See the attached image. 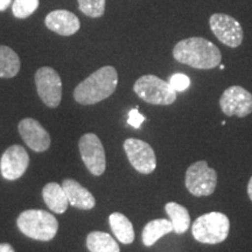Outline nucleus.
<instances>
[{"label":"nucleus","instance_id":"4","mask_svg":"<svg viewBox=\"0 0 252 252\" xmlns=\"http://www.w3.org/2000/svg\"><path fill=\"white\" fill-rule=\"evenodd\" d=\"M230 220L223 213L212 212L201 215L191 225V234L202 244L215 245L224 242L229 236Z\"/></svg>","mask_w":252,"mask_h":252},{"label":"nucleus","instance_id":"15","mask_svg":"<svg viewBox=\"0 0 252 252\" xmlns=\"http://www.w3.org/2000/svg\"><path fill=\"white\" fill-rule=\"evenodd\" d=\"M62 187L67 195L69 204H71L72 207L77 208V209L90 210L96 204L94 195L77 181L72 180V179H65L62 182Z\"/></svg>","mask_w":252,"mask_h":252},{"label":"nucleus","instance_id":"26","mask_svg":"<svg viewBox=\"0 0 252 252\" xmlns=\"http://www.w3.org/2000/svg\"><path fill=\"white\" fill-rule=\"evenodd\" d=\"M0 252H15V251L11 244L1 243L0 244Z\"/></svg>","mask_w":252,"mask_h":252},{"label":"nucleus","instance_id":"18","mask_svg":"<svg viewBox=\"0 0 252 252\" xmlns=\"http://www.w3.org/2000/svg\"><path fill=\"white\" fill-rule=\"evenodd\" d=\"M172 231L173 225L171 220L165 219L153 220L145 225L143 234H141V239H143L145 247L150 248L156 244L160 238Z\"/></svg>","mask_w":252,"mask_h":252},{"label":"nucleus","instance_id":"19","mask_svg":"<svg viewBox=\"0 0 252 252\" xmlns=\"http://www.w3.org/2000/svg\"><path fill=\"white\" fill-rule=\"evenodd\" d=\"M165 210L173 225V231L178 235L185 234L190 226V216L187 208L176 202H168L165 206Z\"/></svg>","mask_w":252,"mask_h":252},{"label":"nucleus","instance_id":"29","mask_svg":"<svg viewBox=\"0 0 252 252\" xmlns=\"http://www.w3.org/2000/svg\"><path fill=\"white\" fill-rule=\"evenodd\" d=\"M220 70H223V69H224V65L220 64Z\"/></svg>","mask_w":252,"mask_h":252},{"label":"nucleus","instance_id":"17","mask_svg":"<svg viewBox=\"0 0 252 252\" xmlns=\"http://www.w3.org/2000/svg\"><path fill=\"white\" fill-rule=\"evenodd\" d=\"M110 228L113 235L123 244H131L134 241V230L131 220L121 213H112L109 216Z\"/></svg>","mask_w":252,"mask_h":252},{"label":"nucleus","instance_id":"6","mask_svg":"<svg viewBox=\"0 0 252 252\" xmlns=\"http://www.w3.org/2000/svg\"><path fill=\"white\" fill-rule=\"evenodd\" d=\"M186 188L191 195L197 197L209 196L215 191L217 185V173L208 166L207 161L194 162L186 171Z\"/></svg>","mask_w":252,"mask_h":252},{"label":"nucleus","instance_id":"24","mask_svg":"<svg viewBox=\"0 0 252 252\" xmlns=\"http://www.w3.org/2000/svg\"><path fill=\"white\" fill-rule=\"evenodd\" d=\"M168 83L171 84L176 93H182V91L187 90L190 86V80L185 74H174L169 78Z\"/></svg>","mask_w":252,"mask_h":252},{"label":"nucleus","instance_id":"1","mask_svg":"<svg viewBox=\"0 0 252 252\" xmlns=\"http://www.w3.org/2000/svg\"><path fill=\"white\" fill-rule=\"evenodd\" d=\"M173 56L178 62L195 69H213L222 61V54L213 42L196 36L176 43Z\"/></svg>","mask_w":252,"mask_h":252},{"label":"nucleus","instance_id":"16","mask_svg":"<svg viewBox=\"0 0 252 252\" xmlns=\"http://www.w3.org/2000/svg\"><path fill=\"white\" fill-rule=\"evenodd\" d=\"M42 197L47 207L56 214L67 212L69 202L64 189L56 182H49L42 189Z\"/></svg>","mask_w":252,"mask_h":252},{"label":"nucleus","instance_id":"5","mask_svg":"<svg viewBox=\"0 0 252 252\" xmlns=\"http://www.w3.org/2000/svg\"><path fill=\"white\" fill-rule=\"evenodd\" d=\"M134 93L153 105H171L176 100V91L168 82L154 75H144L135 81Z\"/></svg>","mask_w":252,"mask_h":252},{"label":"nucleus","instance_id":"23","mask_svg":"<svg viewBox=\"0 0 252 252\" xmlns=\"http://www.w3.org/2000/svg\"><path fill=\"white\" fill-rule=\"evenodd\" d=\"M39 7V0H14L12 11L15 18L26 19Z\"/></svg>","mask_w":252,"mask_h":252},{"label":"nucleus","instance_id":"13","mask_svg":"<svg viewBox=\"0 0 252 252\" xmlns=\"http://www.w3.org/2000/svg\"><path fill=\"white\" fill-rule=\"evenodd\" d=\"M19 133L27 146L35 152H45L50 146V135L39 122L25 118L18 125Z\"/></svg>","mask_w":252,"mask_h":252},{"label":"nucleus","instance_id":"20","mask_svg":"<svg viewBox=\"0 0 252 252\" xmlns=\"http://www.w3.org/2000/svg\"><path fill=\"white\" fill-rule=\"evenodd\" d=\"M87 248L90 252H121L115 238L103 231L90 232L87 237Z\"/></svg>","mask_w":252,"mask_h":252},{"label":"nucleus","instance_id":"7","mask_svg":"<svg viewBox=\"0 0 252 252\" xmlns=\"http://www.w3.org/2000/svg\"><path fill=\"white\" fill-rule=\"evenodd\" d=\"M81 158L91 174L100 176L106 168L105 151L103 144L94 133H86L78 141Z\"/></svg>","mask_w":252,"mask_h":252},{"label":"nucleus","instance_id":"11","mask_svg":"<svg viewBox=\"0 0 252 252\" xmlns=\"http://www.w3.org/2000/svg\"><path fill=\"white\" fill-rule=\"evenodd\" d=\"M220 106L229 117L237 116L244 118L252 112V94L243 87H229L220 96Z\"/></svg>","mask_w":252,"mask_h":252},{"label":"nucleus","instance_id":"2","mask_svg":"<svg viewBox=\"0 0 252 252\" xmlns=\"http://www.w3.org/2000/svg\"><path fill=\"white\" fill-rule=\"evenodd\" d=\"M118 86V72L111 65L99 68L74 90V98L82 105H93L109 98Z\"/></svg>","mask_w":252,"mask_h":252},{"label":"nucleus","instance_id":"14","mask_svg":"<svg viewBox=\"0 0 252 252\" xmlns=\"http://www.w3.org/2000/svg\"><path fill=\"white\" fill-rule=\"evenodd\" d=\"M46 27L62 36H70L76 34L81 28L80 19L65 9H56L50 12L45 19Z\"/></svg>","mask_w":252,"mask_h":252},{"label":"nucleus","instance_id":"3","mask_svg":"<svg viewBox=\"0 0 252 252\" xmlns=\"http://www.w3.org/2000/svg\"><path fill=\"white\" fill-rule=\"evenodd\" d=\"M17 225L25 236L42 242L52 241L59 230V222L55 216L40 209L21 213L17 220Z\"/></svg>","mask_w":252,"mask_h":252},{"label":"nucleus","instance_id":"10","mask_svg":"<svg viewBox=\"0 0 252 252\" xmlns=\"http://www.w3.org/2000/svg\"><path fill=\"white\" fill-rule=\"evenodd\" d=\"M124 150L132 167L141 174H151L157 168V157L150 144L128 138L124 141Z\"/></svg>","mask_w":252,"mask_h":252},{"label":"nucleus","instance_id":"28","mask_svg":"<svg viewBox=\"0 0 252 252\" xmlns=\"http://www.w3.org/2000/svg\"><path fill=\"white\" fill-rule=\"evenodd\" d=\"M248 195H249V198L252 201V176L250 180H249V184H248Z\"/></svg>","mask_w":252,"mask_h":252},{"label":"nucleus","instance_id":"12","mask_svg":"<svg viewBox=\"0 0 252 252\" xmlns=\"http://www.w3.org/2000/svg\"><path fill=\"white\" fill-rule=\"evenodd\" d=\"M30 165V157L20 145H12L2 154L0 160V172L8 181L18 180L25 174Z\"/></svg>","mask_w":252,"mask_h":252},{"label":"nucleus","instance_id":"21","mask_svg":"<svg viewBox=\"0 0 252 252\" xmlns=\"http://www.w3.org/2000/svg\"><path fill=\"white\" fill-rule=\"evenodd\" d=\"M20 70V59L13 49L0 46V77L12 78Z\"/></svg>","mask_w":252,"mask_h":252},{"label":"nucleus","instance_id":"8","mask_svg":"<svg viewBox=\"0 0 252 252\" xmlns=\"http://www.w3.org/2000/svg\"><path fill=\"white\" fill-rule=\"evenodd\" d=\"M36 90L41 100L49 108H58L62 99V81L58 71L42 67L35 72Z\"/></svg>","mask_w":252,"mask_h":252},{"label":"nucleus","instance_id":"27","mask_svg":"<svg viewBox=\"0 0 252 252\" xmlns=\"http://www.w3.org/2000/svg\"><path fill=\"white\" fill-rule=\"evenodd\" d=\"M12 0H0V11H5L11 4Z\"/></svg>","mask_w":252,"mask_h":252},{"label":"nucleus","instance_id":"22","mask_svg":"<svg viewBox=\"0 0 252 252\" xmlns=\"http://www.w3.org/2000/svg\"><path fill=\"white\" fill-rule=\"evenodd\" d=\"M78 8L87 17L100 18L105 12V0H77Z\"/></svg>","mask_w":252,"mask_h":252},{"label":"nucleus","instance_id":"9","mask_svg":"<svg viewBox=\"0 0 252 252\" xmlns=\"http://www.w3.org/2000/svg\"><path fill=\"white\" fill-rule=\"evenodd\" d=\"M209 26L219 41L230 48H237L243 42V27L228 14H213L209 19Z\"/></svg>","mask_w":252,"mask_h":252},{"label":"nucleus","instance_id":"25","mask_svg":"<svg viewBox=\"0 0 252 252\" xmlns=\"http://www.w3.org/2000/svg\"><path fill=\"white\" fill-rule=\"evenodd\" d=\"M145 122V117L141 113L138 111L137 108L132 109L130 112H128V119L127 124H130L132 127L134 128H140V126Z\"/></svg>","mask_w":252,"mask_h":252}]
</instances>
